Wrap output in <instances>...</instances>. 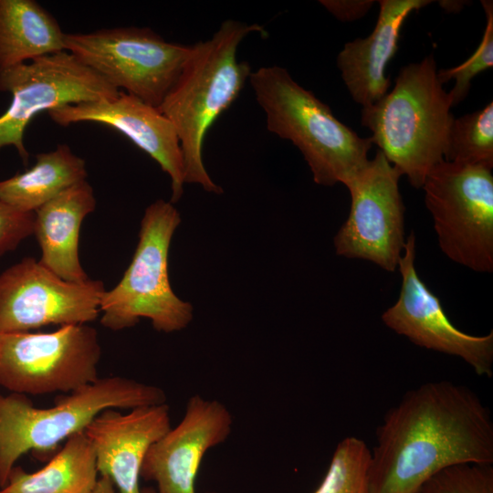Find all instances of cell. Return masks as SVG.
Wrapping results in <instances>:
<instances>
[{
  "mask_svg": "<svg viewBox=\"0 0 493 493\" xmlns=\"http://www.w3.org/2000/svg\"><path fill=\"white\" fill-rule=\"evenodd\" d=\"M493 464V421L467 386L430 382L388 410L371 449L372 493H417L437 472L459 464Z\"/></svg>",
  "mask_w": 493,
  "mask_h": 493,
  "instance_id": "1",
  "label": "cell"
},
{
  "mask_svg": "<svg viewBox=\"0 0 493 493\" xmlns=\"http://www.w3.org/2000/svg\"><path fill=\"white\" fill-rule=\"evenodd\" d=\"M253 33L267 35L260 25L228 19L211 38L191 46L177 80L159 107L178 135L184 183L197 184L208 193L220 194L223 190L205 167V138L249 79L251 68L246 61H239L236 54L239 44Z\"/></svg>",
  "mask_w": 493,
  "mask_h": 493,
  "instance_id": "2",
  "label": "cell"
},
{
  "mask_svg": "<svg viewBox=\"0 0 493 493\" xmlns=\"http://www.w3.org/2000/svg\"><path fill=\"white\" fill-rule=\"evenodd\" d=\"M452 107L429 55L402 68L393 90L362 108V124L372 131V144L418 189L432 168L444 161L455 119Z\"/></svg>",
  "mask_w": 493,
  "mask_h": 493,
  "instance_id": "3",
  "label": "cell"
},
{
  "mask_svg": "<svg viewBox=\"0 0 493 493\" xmlns=\"http://www.w3.org/2000/svg\"><path fill=\"white\" fill-rule=\"evenodd\" d=\"M249 83L267 129L301 152L317 184H344L368 161L372 142L341 122L330 107L278 66L251 72Z\"/></svg>",
  "mask_w": 493,
  "mask_h": 493,
  "instance_id": "4",
  "label": "cell"
},
{
  "mask_svg": "<svg viewBox=\"0 0 493 493\" xmlns=\"http://www.w3.org/2000/svg\"><path fill=\"white\" fill-rule=\"evenodd\" d=\"M166 400L162 388L121 376L98 378L58 396L47 408L35 406L25 394L0 393V488L22 455L55 449L61 441L84 431L103 410H131Z\"/></svg>",
  "mask_w": 493,
  "mask_h": 493,
  "instance_id": "5",
  "label": "cell"
},
{
  "mask_svg": "<svg viewBox=\"0 0 493 493\" xmlns=\"http://www.w3.org/2000/svg\"><path fill=\"white\" fill-rule=\"evenodd\" d=\"M180 223L171 202L159 199L145 209L131 262L120 282L102 295L103 327L121 330L146 318L157 331L171 333L190 324L193 306L173 292L168 273L170 245Z\"/></svg>",
  "mask_w": 493,
  "mask_h": 493,
  "instance_id": "6",
  "label": "cell"
},
{
  "mask_svg": "<svg viewBox=\"0 0 493 493\" xmlns=\"http://www.w3.org/2000/svg\"><path fill=\"white\" fill-rule=\"evenodd\" d=\"M422 188L442 252L473 271L491 273V169L444 160L428 173Z\"/></svg>",
  "mask_w": 493,
  "mask_h": 493,
  "instance_id": "7",
  "label": "cell"
},
{
  "mask_svg": "<svg viewBox=\"0 0 493 493\" xmlns=\"http://www.w3.org/2000/svg\"><path fill=\"white\" fill-rule=\"evenodd\" d=\"M65 50L111 86L159 108L177 80L191 46L173 43L149 27L66 33Z\"/></svg>",
  "mask_w": 493,
  "mask_h": 493,
  "instance_id": "8",
  "label": "cell"
},
{
  "mask_svg": "<svg viewBox=\"0 0 493 493\" xmlns=\"http://www.w3.org/2000/svg\"><path fill=\"white\" fill-rule=\"evenodd\" d=\"M101 347L87 324L0 334V385L20 394L68 393L98 377Z\"/></svg>",
  "mask_w": 493,
  "mask_h": 493,
  "instance_id": "9",
  "label": "cell"
},
{
  "mask_svg": "<svg viewBox=\"0 0 493 493\" xmlns=\"http://www.w3.org/2000/svg\"><path fill=\"white\" fill-rule=\"evenodd\" d=\"M0 91L12 101L0 116V150L14 146L24 163V134L33 118L66 105L110 100L120 90L68 51L0 70Z\"/></svg>",
  "mask_w": 493,
  "mask_h": 493,
  "instance_id": "10",
  "label": "cell"
},
{
  "mask_svg": "<svg viewBox=\"0 0 493 493\" xmlns=\"http://www.w3.org/2000/svg\"><path fill=\"white\" fill-rule=\"evenodd\" d=\"M401 175L378 150L347 179L351 208L334 237L337 255L368 260L390 272L398 267L406 240Z\"/></svg>",
  "mask_w": 493,
  "mask_h": 493,
  "instance_id": "11",
  "label": "cell"
},
{
  "mask_svg": "<svg viewBox=\"0 0 493 493\" xmlns=\"http://www.w3.org/2000/svg\"><path fill=\"white\" fill-rule=\"evenodd\" d=\"M105 290L100 280L66 281L25 257L0 274V334L94 321Z\"/></svg>",
  "mask_w": 493,
  "mask_h": 493,
  "instance_id": "12",
  "label": "cell"
},
{
  "mask_svg": "<svg viewBox=\"0 0 493 493\" xmlns=\"http://www.w3.org/2000/svg\"><path fill=\"white\" fill-rule=\"evenodd\" d=\"M415 236L405 240L398 262L402 285L396 302L382 315L383 322L417 346L461 358L479 376L493 375V330L471 335L447 318L440 299L419 278L414 266Z\"/></svg>",
  "mask_w": 493,
  "mask_h": 493,
  "instance_id": "13",
  "label": "cell"
},
{
  "mask_svg": "<svg viewBox=\"0 0 493 493\" xmlns=\"http://www.w3.org/2000/svg\"><path fill=\"white\" fill-rule=\"evenodd\" d=\"M233 416L218 400L191 396L178 425L148 450L141 477L156 484V493H196L195 483L207 451L232 433Z\"/></svg>",
  "mask_w": 493,
  "mask_h": 493,
  "instance_id": "14",
  "label": "cell"
},
{
  "mask_svg": "<svg viewBox=\"0 0 493 493\" xmlns=\"http://www.w3.org/2000/svg\"><path fill=\"white\" fill-rule=\"evenodd\" d=\"M51 120L68 126L96 122L114 129L152 158L171 179L172 204L184 194V163L178 135L159 110L124 91L110 100L66 105L48 112Z\"/></svg>",
  "mask_w": 493,
  "mask_h": 493,
  "instance_id": "15",
  "label": "cell"
},
{
  "mask_svg": "<svg viewBox=\"0 0 493 493\" xmlns=\"http://www.w3.org/2000/svg\"><path fill=\"white\" fill-rule=\"evenodd\" d=\"M170 428V407L164 403L135 407L127 414L105 409L84 433L93 446L99 475L109 477L118 493H141L143 459Z\"/></svg>",
  "mask_w": 493,
  "mask_h": 493,
  "instance_id": "16",
  "label": "cell"
},
{
  "mask_svg": "<svg viewBox=\"0 0 493 493\" xmlns=\"http://www.w3.org/2000/svg\"><path fill=\"white\" fill-rule=\"evenodd\" d=\"M429 0H381L378 19L365 38L347 42L337 57V66L353 100L362 108L381 100L390 80L385 69L398 47L401 28L406 17Z\"/></svg>",
  "mask_w": 493,
  "mask_h": 493,
  "instance_id": "17",
  "label": "cell"
},
{
  "mask_svg": "<svg viewBox=\"0 0 493 493\" xmlns=\"http://www.w3.org/2000/svg\"><path fill=\"white\" fill-rule=\"evenodd\" d=\"M93 188L81 181L35 211L34 232L41 249L39 262L62 279H89L79 257V237L84 218L94 211Z\"/></svg>",
  "mask_w": 493,
  "mask_h": 493,
  "instance_id": "18",
  "label": "cell"
},
{
  "mask_svg": "<svg viewBox=\"0 0 493 493\" xmlns=\"http://www.w3.org/2000/svg\"><path fill=\"white\" fill-rule=\"evenodd\" d=\"M57 19L34 0H0V70L65 50Z\"/></svg>",
  "mask_w": 493,
  "mask_h": 493,
  "instance_id": "19",
  "label": "cell"
},
{
  "mask_svg": "<svg viewBox=\"0 0 493 493\" xmlns=\"http://www.w3.org/2000/svg\"><path fill=\"white\" fill-rule=\"evenodd\" d=\"M99 477L93 446L82 431L41 469L29 473L15 466L0 493H91Z\"/></svg>",
  "mask_w": 493,
  "mask_h": 493,
  "instance_id": "20",
  "label": "cell"
},
{
  "mask_svg": "<svg viewBox=\"0 0 493 493\" xmlns=\"http://www.w3.org/2000/svg\"><path fill=\"white\" fill-rule=\"evenodd\" d=\"M30 169L0 181V199L16 210L35 213L68 187L86 180L85 160L67 144L36 155Z\"/></svg>",
  "mask_w": 493,
  "mask_h": 493,
  "instance_id": "21",
  "label": "cell"
},
{
  "mask_svg": "<svg viewBox=\"0 0 493 493\" xmlns=\"http://www.w3.org/2000/svg\"><path fill=\"white\" fill-rule=\"evenodd\" d=\"M444 160L493 167V103L454 119Z\"/></svg>",
  "mask_w": 493,
  "mask_h": 493,
  "instance_id": "22",
  "label": "cell"
},
{
  "mask_svg": "<svg viewBox=\"0 0 493 493\" xmlns=\"http://www.w3.org/2000/svg\"><path fill=\"white\" fill-rule=\"evenodd\" d=\"M371 449L356 436L338 443L327 472L313 493H372Z\"/></svg>",
  "mask_w": 493,
  "mask_h": 493,
  "instance_id": "23",
  "label": "cell"
},
{
  "mask_svg": "<svg viewBox=\"0 0 493 493\" xmlns=\"http://www.w3.org/2000/svg\"><path fill=\"white\" fill-rule=\"evenodd\" d=\"M481 4L487 16V26L476 51L462 64L437 70V78L442 85L451 79L456 80L454 88L448 92L453 107L466 98L471 80L493 65V4L485 0Z\"/></svg>",
  "mask_w": 493,
  "mask_h": 493,
  "instance_id": "24",
  "label": "cell"
},
{
  "mask_svg": "<svg viewBox=\"0 0 493 493\" xmlns=\"http://www.w3.org/2000/svg\"><path fill=\"white\" fill-rule=\"evenodd\" d=\"M417 493H493V464L448 467L426 480Z\"/></svg>",
  "mask_w": 493,
  "mask_h": 493,
  "instance_id": "25",
  "label": "cell"
},
{
  "mask_svg": "<svg viewBox=\"0 0 493 493\" xmlns=\"http://www.w3.org/2000/svg\"><path fill=\"white\" fill-rule=\"evenodd\" d=\"M34 213L15 209L0 199V257L34 232Z\"/></svg>",
  "mask_w": 493,
  "mask_h": 493,
  "instance_id": "26",
  "label": "cell"
},
{
  "mask_svg": "<svg viewBox=\"0 0 493 493\" xmlns=\"http://www.w3.org/2000/svg\"><path fill=\"white\" fill-rule=\"evenodd\" d=\"M330 14L341 21H353L362 17L373 5L372 0H321Z\"/></svg>",
  "mask_w": 493,
  "mask_h": 493,
  "instance_id": "27",
  "label": "cell"
},
{
  "mask_svg": "<svg viewBox=\"0 0 493 493\" xmlns=\"http://www.w3.org/2000/svg\"><path fill=\"white\" fill-rule=\"evenodd\" d=\"M91 493H118V491L109 477L100 476Z\"/></svg>",
  "mask_w": 493,
  "mask_h": 493,
  "instance_id": "28",
  "label": "cell"
},
{
  "mask_svg": "<svg viewBox=\"0 0 493 493\" xmlns=\"http://www.w3.org/2000/svg\"><path fill=\"white\" fill-rule=\"evenodd\" d=\"M141 493H156V490L152 487H145L141 488Z\"/></svg>",
  "mask_w": 493,
  "mask_h": 493,
  "instance_id": "29",
  "label": "cell"
},
{
  "mask_svg": "<svg viewBox=\"0 0 493 493\" xmlns=\"http://www.w3.org/2000/svg\"><path fill=\"white\" fill-rule=\"evenodd\" d=\"M206 493H216V492H214V491H210V492H206Z\"/></svg>",
  "mask_w": 493,
  "mask_h": 493,
  "instance_id": "30",
  "label": "cell"
}]
</instances>
